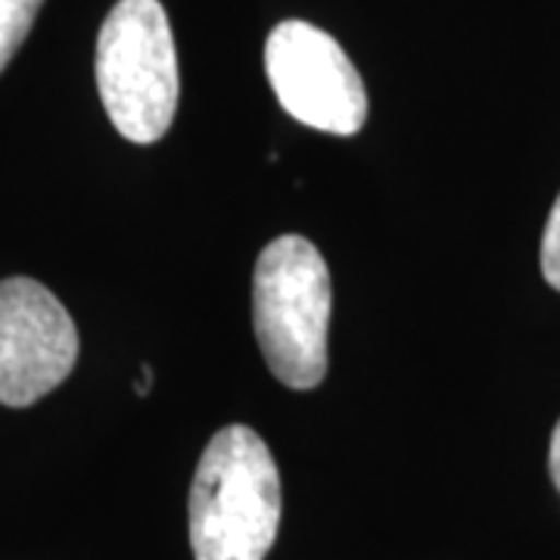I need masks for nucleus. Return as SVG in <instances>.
Wrapping results in <instances>:
<instances>
[{
	"label": "nucleus",
	"mask_w": 560,
	"mask_h": 560,
	"mask_svg": "<svg viewBox=\"0 0 560 560\" xmlns=\"http://www.w3.org/2000/svg\"><path fill=\"white\" fill-rule=\"evenodd\" d=\"M548 470H551V482L558 486L560 492V420L551 433V448H548Z\"/></svg>",
	"instance_id": "obj_8"
},
{
	"label": "nucleus",
	"mask_w": 560,
	"mask_h": 560,
	"mask_svg": "<svg viewBox=\"0 0 560 560\" xmlns=\"http://www.w3.org/2000/svg\"><path fill=\"white\" fill-rule=\"evenodd\" d=\"M541 275L560 293V197L551 206L541 234Z\"/></svg>",
	"instance_id": "obj_7"
},
{
	"label": "nucleus",
	"mask_w": 560,
	"mask_h": 560,
	"mask_svg": "<svg viewBox=\"0 0 560 560\" xmlns=\"http://www.w3.org/2000/svg\"><path fill=\"white\" fill-rule=\"evenodd\" d=\"M97 91L121 138L156 143L178 113V54L160 0H119L97 38Z\"/></svg>",
	"instance_id": "obj_3"
},
{
	"label": "nucleus",
	"mask_w": 560,
	"mask_h": 560,
	"mask_svg": "<svg viewBox=\"0 0 560 560\" xmlns=\"http://www.w3.org/2000/svg\"><path fill=\"white\" fill-rule=\"evenodd\" d=\"M150 386H153V368H150V364H143V368H140L138 396H147V393H150Z\"/></svg>",
	"instance_id": "obj_9"
},
{
	"label": "nucleus",
	"mask_w": 560,
	"mask_h": 560,
	"mask_svg": "<svg viewBox=\"0 0 560 560\" xmlns=\"http://www.w3.org/2000/svg\"><path fill=\"white\" fill-rule=\"evenodd\" d=\"M40 7L44 0H0V72L16 57L22 40L28 38Z\"/></svg>",
	"instance_id": "obj_6"
},
{
	"label": "nucleus",
	"mask_w": 560,
	"mask_h": 560,
	"mask_svg": "<svg viewBox=\"0 0 560 560\" xmlns=\"http://www.w3.org/2000/svg\"><path fill=\"white\" fill-rule=\"evenodd\" d=\"M75 361L79 330L66 305L38 280H0V405H35Z\"/></svg>",
	"instance_id": "obj_5"
},
{
	"label": "nucleus",
	"mask_w": 560,
	"mask_h": 560,
	"mask_svg": "<svg viewBox=\"0 0 560 560\" xmlns=\"http://www.w3.org/2000/svg\"><path fill=\"white\" fill-rule=\"evenodd\" d=\"M265 72L280 106L308 128L349 138L368 119V91L359 69L312 22H280L265 40Z\"/></svg>",
	"instance_id": "obj_4"
},
{
	"label": "nucleus",
	"mask_w": 560,
	"mask_h": 560,
	"mask_svg": "<svg viewBox=\"0 0 560 560\" xmlns=\"http://www.w3.org/2000/svg\"><path fill=\"white\" fill-rule=\"evenodd\" d=\"M280 474L256 430L231 423L202 452L190 486L197 560H265L278 539Z\"/></svg>",
	"instance_id": "obj_1"
},
{
	"label": "nucleus",
	"mask_w": 560,
	"mask_h": 560,
	"mask_svg": "<svg viewBox=\"0 0 560 560\" xmlns=\"http://www.w3.org/2000/svg\"><path fill=\"white\" fill-rule=\"evenodd\" d=\"M330 271L318 246L283 234L261 249L253 271V327L265 364L290 389L327 377Z\"/></svg>",
	"instance_id": "obj_2"
}]
</instances>
